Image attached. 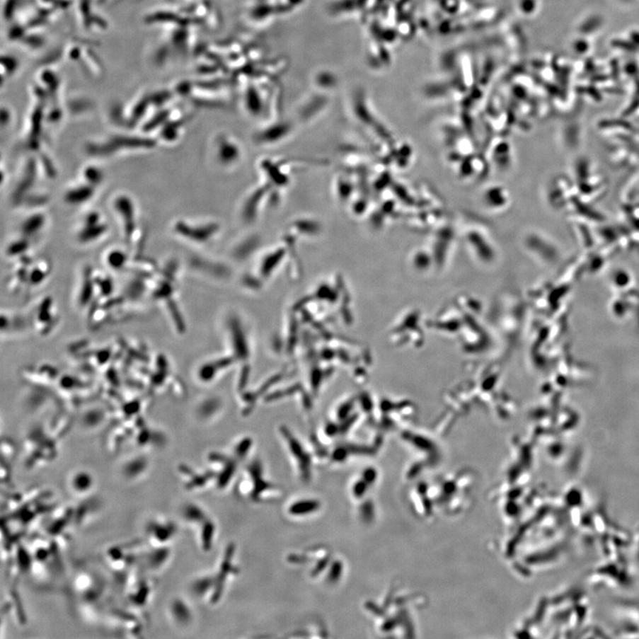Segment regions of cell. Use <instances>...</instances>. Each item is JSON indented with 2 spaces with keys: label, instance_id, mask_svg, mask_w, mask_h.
I'll return each mask as SVG.
<instances>
[{
  "label": "cell",
  "instance_id": "1",
  "mask_svg": "<svg viewBox=\"0 0 639 639\" xmlns=\"http://www.w3.org/2000/svg\"><path fill=\"white\" fill-rule=\"evenodd\" d=\"M175 526L172 522H163V520H155L150 522L146 529L150 544L154 547L163 548V543L173 539L175 534Z\"/></svg>",
  "mask_w": 639,
  "mask_h": 639
},
{
  "label": "cell",
  "instance_id": "2",
  "mask_svg": "<svg viewBox=\"0 0 639 639\" xmlns=\"http://www.w3.org/2000/svg\"><path fill=\"white\" fill-rule=\"evenodd\" d=\"M93 478L86 471H76L69 478V488L78 495H86L93 488Z\"/></svg>",
  "mask_w": 639,
  "mask_h": 639
},
{
  "label": "cell",
  "instance_id": "3",
  "mask_svg": "<svg viewBox=\"0 0 639 639\" xmlns=\"http://www.w3.org/2000/svg\"><path fill=\"white\" fill-rule=\"evenodd\" d=\"M319 502L314 500H304L296 502L289 508V512L294 515L309 514L319 508Z\"/></svg>",
  "mask_w": 639,
  "mask_h": 639
},
{
  "label": "cell",
  "instance_id": "4",
  "mask_svg": "<svg viewBox=\"0 0 639 639\" xmlns=\"http://www.w3.org/2000/svg\"><path fill=\"white\" fill-rule=\"evenodd\" d=\"M172 611L173 616L175 617V620L178 621H180V623H184L185 621L186 623L188 620H190V611L184 605V603L180 601V600H176V601L173 603Z\"/></svg>",
  "mask_w": 639,
  "mask_h": 639
}]
</instances>
